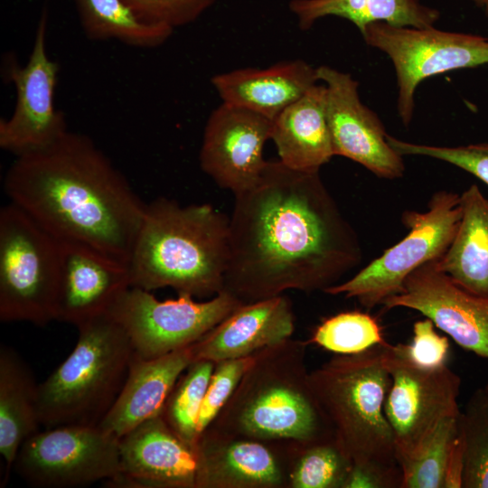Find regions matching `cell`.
I'll return each instance as SVG.
<instances>
[{
	"instance_id": "1",
	"label": "cell",
	"mask_w": 488,
	"mask_h": 488,
	"mask_svg": "<svg viewBox=\"0 0 488 488\" xmlns=\"http://www.w3.org/2000/svg\"><path fill=\"white\" fill-rule=\"evenodd\" d=\"M234 197L223 290L242 304L324 292L361 262L358 236L319 171L267 161Z\"/></svg>"
},
{
	"instance_id": "2",
	"label": "cell",
	"mask_w": 488,
	"mask_h": 488,
	"mask_svg": "<svg viewBox=\"0 0 488 488\" xmlns=\"http://www.w3.org/2000/svg\"><path fill=\"white\" fill-rule=\"evenodd\" d=\"M4 190L9 202L58 240L128 265L146 203L89 136L68 130L16 156Z\"/></svg>"
},
{
	"instance_id": "3",
	"label": "cell",
	"mask_w": 488,
	"mask_h": 488,
	"mask_svg": "<svg viewBox=\"0 0 488 488\" xmlns=\"http://www.w3.org/2000/svg\"><path fill=\"white\" fill-rule=\"evenodd\" d=\"M230 218L209 203L181 205L164 197L146 203L128 262L130 286L178 296L223 290Z\"/></svg>"
},
{
	"instance_id": "4",
	"label": "cell",
	"mask_w": 488,
	"mask_h": 488,
	"mask_svg": "<svg viewBox=\"0 0 488 488\" xmlns=\"http://www.w3.org/2000/svg\"><path fill=\"white\" fill-rule=\"evenodd\" d=\"M307 346L306 341L291 337L256 352L208 428L271 442L333 437L310 385Z\"/></svg>"
},
{
	"instance_id": "5",
	"label": "cell",
	"mask_w": 488,
	"mask_h": 488,
	"mask_svg": "<svg viewBox=\"0 0 488 488\" xmlns=\"http://www.w3.org/2000/svg\"><path fill=\"white\" fill-rule=\"evenodd\" d=\"M387 344L334 354L310 371L309 380L333 437L353 465L401 470L385 414Z\"/></svg>"
},
{
	"instance_id": "6",
	"label": "cell",
	"mask_w": 488,
	"mask_h": 488,
	"mask_svg": "<svg viewBox=\"0 0 488 488\" xmlns=\"http://www.w3.org/2000/svg\"><path fill=\"white\" fill-rule=\"evenodd\" d=\"M77 329L71 352L38 386L39 421L44 428L99 426L128 373L134 353L130 341L107 313Z\"/></svg>"
},
{
	"instance_id": "7",
	"label": "cell",
	"mask_w": 488,
	"mask_h": 488,
	"mask_svg": "<svg viewBox=\"0 0 488 488\" xmlns=\"http://www.w3.org/2000/svg\"><path fill=\"white\" fill-rule=\"evenodd\" d=\"M61 243L12 202L0 210V321L56 320Z\"/></svg>"
},
{
	"instance_id": "8",
	"label": "cell",
	"mask_w": 488,
	"mask_h": 488,
	"mask_svg": "<svg viewBox=\"0 0 488 488\" xmlns=\"http://www.w3.org/2000/svg\"><path fill=\"white\" fill-rule=\"evenodd\" d=\"M462 215L460 194L435 192L427 211H405L408 233L352 278L324 291L355 298L370 310L404 289L406 278L420 266L441 258L449 248Z\"/></svg>"
},
{
	"instance_id": "9",
	"label": "cell",
	"mask_w": 488,
	"mask_h": 488,
	"mask_svg": "<svg viewBox=\"0 0 488 488\" xmlns=\"http://www.w3.org/2000/svg\"><path fill=\"white\" fill-rule=\"evenodd\" d=\"M361 34L369 46L384 52L393 64L398 114L406 127L412 121L415 93L423 80L488 65V38L478 34L385 23H371Z\"/></svg>"
},
{
	"instance_id": "10",
	"label": "cell",
	"mask_w": 488,
	"mask_h": 488,
	"mask_svg": "<svg viewBox=\"0 0 488 488\" xmlns=\"http://www.w3.org/2000/svg\"><path fill=\"white\" fill-rule=\"evenodd\" d=\"M385 364L390 376L385 414L402 468L442 421L460 415L461 378L446 364L437 368L417 365L401 343H388Z\"/></svg>"
},
{
	"instance_id": "11",
	"label": "cell",
	"mask_w": 488,
	"mask_h": 488,
	"mask_svg": "<svg viewBox=\"0 0 488 488\" xmlns=\"http://www.w3.org/2000/svg\"><path fill=\"white\" fill-rule=\"evenodd\" d=\"M240 305L224 290L203 302L187 295L162 301L129 286L107 314L123 328L135 355L153 359L192 345Z\"/></svg>"
},
{
	"instance_id": "12",
	"label": "cell",
	"mask_w": 488,
	"mask_h": 488,
	"mask_svg": "<svg viewBox=\"0 0 488 488\" xmlns=\"http://www.w3.org/2000/svg\"><path fill=\"white\" fill-rule=\"evenodd\" d=\"M13 469L36 488H77L108 482L119 470L118 438L99 426L39 430L23 443Z\"/></svg>"
},
{
	"instance_id": "13",
	"label": "cell",
	"mask_w": 488,
	"mask_h": 488,
	"mask_svg": "<svg viewBox=\"0 0 488 488\" xmlns=\"http://www.w3.org/2000/svg\"><path fill=\"white\" fill-rule=\"evenodd\" d=\"M48 19L43 9L27 63L10 60L6 66L16 101L11 117L0 120V147L15 156L43 148L69 130L54 103L59 65L47 52Z\"/></svg>"
},
{
	"instance_id": "14",
	"label": "cell",
	"mask_w": 488,
	"mask_h": 488,
	"mask_svg": "<svg viewBox=\"0 0 488 488\" xmlns=\"http://www.w3.org/2000/svg\"><path fill=\"white\" fill-rule=\"evenodd\" d=\"M326 89V114L334 155L349 158L380 178L403 176L405 164L388 141L378 115L362 103L351 74L327 65L316 68Z\"/></svg>"
},
{
	"instance_id": "15",
	"label": "cell",
	"mask_w": 488,
	"mask_h": 488,
	"mask_svg": "<svg viewBox=\"0 0 488 488\" xmlns=\"http://www.w3.org/2000/svg\"><path fill=\"white\" fill-rule=\"evenodd\" d=\"M387 310L419 312L461 348L488 359V297L474 295L439 269L436 259L414 270L401 293L387 298Z\"/></svg>"
},
{
	"instance_id": "16",
	"label": "cell",
	"mask_w": 488,
	"mask_h": 488,
	"mask_svg": "<svg viewBox=\"0 0 488 488\" xmlns=\"http://www.w3.org/2000/svg\"><path fill=\"white\" fill-rule=\"evenodd\" d=\"M272 121L221 102L207 119L199 153L202 170L233 194L252 186L267 161L263 148L270 139Z\"/></svg>"
},
{
	"instance_id": "17",
	"label": "cell",
	"mask_w": 488,
	"mask_h": 488,
	"mask_svg": "<svg viewBox=\"0 0 488 488\" xmlns=\"http://www.w3.org/2000/svg\"><path fill=\"white\" fill-rule=\"evenodd\" d=\"M196 488H287L288 442L207 428L196 445Z\"/></svg>"
},
{
	"instance_id": "18",
	"label": "cell",
	"mask_w": 488,
	"mask_h": 488,
	"mask_svg": "<svg viewBox=\"0 0 488 488\" xmlns=\"http://www.w3.org/2000/svg\"><path fill=\"white\" fill-rule=\"evenodd\" d=\"M119 470L113 488H196V449L180 438L162 415L118 439Z\"/></svg>"
},
{
	"instance_id": "19",
	"label": "cell",
	"mask_w": 488,
	"mask_h": 488,
	"mask_svg": "<svg viewBox=\"0 0 488 488\" xmlns=\"http://www.w3.org/2000/svg\"><path fill=\"white\" fill-rule=\"evenodd\" d=\"M60 243L56 320L79 327L106 314L131 286L128 265L84 245Z\"/></svg>"
},
{
	"instance_id": "20",
	"label": "cell",
	"mask_w": 488,
	"mask_h": 488,
	"mask_svg": "<svg viewBox=\"0 0 488 488\" xmlns=\"http://www.w3.org/2000/svg\"><path fill=\"white\" fill-rule=\"evenodd\" d=\"M295 327L292 303L284 294L242 304L191 345L193 361L250 357L293 337Z\"/></svg>"
},
{
	"instance_id": "21",
	"label": "cell",
	"mask_w": 488,
	"mask_h": 488,
	"mask_svg": "<svg viewBox=\"0 0 488 488\" xmlns=\"http://www.w3.org/2000/svg\"><path fill=\"white\" fill-rule=\"evenodd\" d=\"M192 361L191 346L153 359L133 353L122 389L99 426L119 439L161 415L174 386Z\"/></svg>"
},
{
	"instance_id": "22",
	"label": "cell",
	"mask_w": 488,
	"mask_h": 488,
	"mask_svg": "<svg viewBox=\"0 0 488 488\" xmlns=\"http://www.w3.org/2000/svg\"><path fill=\"white\" fill-rule=\"evenodd\" d=\"M317 82L316 68L303 60L286 61L266 69L241 68L211 78L223 103L271 121Z\"/></svg>"
},
{
	"instance_id": "23",
	"label": "cell",
	"mask_w": 488,
	"mask_h": 488,
	"mask_svg": "<svg viewBox=\"0 0 488 488\" xmlns=\"http://www.w3.org/2000/svg\"><path fill=\"white\" fill-rule=\"evenodd\" d=\"M270 139L279 161L300 171H319L334 156L326 114V89L315 84L272 121Z\"/></svg>"
},
{
	"instance_id": "24",
	"label": "cell",
	"mask_w": 488,
	"mask_h": 488,
	"mask_svg": "<svg viewBox=\"0 0 488 488\" xmlns=\"http://www.w3.org/2000/svg\"><path fill=\"white\" fill-rule=\"evenodd\" d=\"M38 386L32 370L6 344L0 346V454L5 485L23 443L39 431Z\"/></svg>"
},
{
	"instance_id": "25",
	"label": "cell",
	"mask_w": 488,
	"mask_h": 488,
	"mask_svg": "<svg viewBox=\"0 0 488 488\" xmlns=\"http://www.w3.org/2000/svg\"><path fill=\"white\" fill-rule=\"evenodd\" d=\"M456 233L437 267L465 290L488 297V199L472 184L460 194Z\"/></svg>"
},
{
	"instance_id": "26",
	"label": "cell",
	"mask_w": 488,
	"mask_h": 488,
	"mask_svg": "<svg viewBox=\"0 0 488 488\" xmlns=\"http://www.w3.org/2000/svg\"><path fill=\"white\" fill-rule=\"evenodd\" d=\"M288 7L302 30L327 16L348 20L361 33L374 23L426 28L440 18L437 9L421 0H291Z\"/></svg>"
},
{
	"instance_id": "27",
	"label": "cell",
	"mask_w": 488,
	"mask_h": 488,
	"mask_svg": "<svg viewBox=\"0 0 488 488\" xmlns=\"http://www.w3.org/2000/svg\"><path fill=\"white\" fill-rule=\"evenodd\" d=\"M86 37L90 41L117 40L131 47L156 48L174 30L142 21L124 0H72Z\"/></svg>"
},
{
	"instance_id": "28",
	"label": "cell",
	"mask_w": 488,
	"mask_h": 488,
	"mask_svg": "<svg viewBox=\"0 0 488 488\" xmlns=\"http://www.w3.org/2000/svg\"><path fill=\"white\" fill-rule=\"evenodd\" d=\"M352 465L334 437L288 442L287 488H343Z\"/></svg>"
},
{
	"instance_id": "29",
	"label": "cell",
	"mask_w": 488,
	"mask_h": 488,
	"mask_svg": "<svg viewBox=\"0 0 488 488\" xmlns=\"http://www.w3.org/2000/svg\"><path fill=\"white\" fill-rule=\"evenodd\" d=\"M213 369L212 361H192L174 386L161 414L169 427L195 449L200 411Z\"/></svg>"
},
{
	"instance_id": "30",
	"label": "cell",
	"mask_w": 488,
	"mask_h": 488,
	"mask_svg": "<svg viewBox=\"0 0 488 488\" xmlns=\"http://www.w3.org/2000/svg\"><path fill=\"white\" fill-rule=\"evenodd\" d=\"M459 427L465 448L462 488H488V383L467 400Z\"/></svg>"
},
{
	"instance_id": "31",
	"label": "cell",
	"mask_w": 488,
	"mask_h": 488,
	"mask_svg": "<svg viewBox=\"0 0 488 488\" xmlns=\"http://www.w3.org/2000/svg\"><path fill=\"white\" fill-rule=\"evenodd\" d=\"M334 354H352L387 343L376 319L367 313L349 311L324 319L306 340Z\"/></svg>"
},
{
	"instance_id": "32",
	"label": "cell",
	"mask_w": 488,
	"mask_h": 488,
	"mask_svg": "<svg viewBox=\"0 0 488 488\" xmlns=\"http://www.w3.org/2000/svg\"><path fill=\"white\" fill-rule=\"evenodd\" d=\"M459 417L442 421L414 458L402 466L401 488H444L449 452L459 432Z\"/></svg>"
},
{
	"instance_id": "33",
	"label": "cell",
	"mask_w": 488,
	"mask_h": 488,
	"mask_svg": "<svg viewBox=\"0 0 488 488\" xmlns=\"http://www.w3.org/2000/svg\"><path fill=\"white\" fill-rule=\"evenodd\" d=\"M388 141L400 155H421L451 164L488 185V143L461 146L415 144L388 135Z\"/></svg>"
},
{
	"instance_id": "34",
	"label": "cell",
	"mask_w": 488,
	"mask_h": 488,
	"mask_svg": "<svg viewBox=\"0 0 488 488\" xmlns=\"http://www.w3.org/2000/svg\"><path fill=\"white\" fill-rule=\"evenodd\" d=\"M252 359L253 355L214 363V369L200 411L198 421L199 436L211 426L224 408L241 377L250 365Z\"/></svg>"
},
{
	"instance_id": "35",
	"label": "cell",
	"mask_w": 488,
	"mask_h": 488,
	"mask_svg": "<svg viewBox=\"0 0 488 488\" xmlns=\"http://www.w3.org/2000/svg\"><path fill=\"white\" fill-rule=\"evenodd\" d=\"M144 22L174 30L196 21L216 0H124Z\"/></svg>"
},
{
	"instance_id": "36",
	"label": "cell",
	"mask_w": 488,
	"mask_h": 488,
	"mask_svg": "<svg viewBox=\"0 0 488 488\" xmlns=\"http://www.w3.org/2000/svg\"><path fill=\"white\" fill-rule=\"evenodd\" d=\"M434 323L426 317L413 324L411 343L404 344L408 358L423 368H437L446 364L449 355V340L440 335Z\"/></svg>"
},
{
	"instance_id": "37",
	"label": "cell",
	"mask_w": 488,
	"mask_h": 488,
	"mask_svg": "<svg viewBox=\"0 0 488 488\" xmlns=\"http://www.w3.org/2000/svg\"><path fill=\"white\" fill-rule=\"evenodd\" d=\"M402 471L353 465L343 488H401Z\"/></svg>"
},
{
	"instance_id": "38",
	"label": "cell",
	"mask_w": 488,
	"mask_h": 488,
	"mask_svg": "<svg viewBox=\"0 0 488 488\" xmlns=\"http://www.w3.org/2000/svg\"><path fill=\"white\" fill-rule=\"evenodd\" d=\"M465 468V448L460 431L455 436L447 459L444 488H462Z\"/></svg>"
},
{
	"instance_id": "39",
	"label": "cell",
	"mask_w": 488,
	"mask_h": 488,
	"mask_svg": "<svg viewBox=\"0 0 488 488\" xmlns=\"http://www.w3.org/2000/svg\"><path fill=\"white\" fill-rule=\"evenodd\" d=\"M479 7L488 18V0H470Z\"/></svg>"
}]
</instances>
